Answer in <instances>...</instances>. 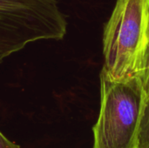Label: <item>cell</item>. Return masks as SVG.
<instances>
[{
    "label": "cell",
    "mask_w": 149,
    "mask_h": 148,
    "mask_svg": "<svg viewBox=\"0 0 149 148\" xmlns=\"http://www.w3.org/2000/svg\"><path fill=\"white\" fill-rule=\"evenodd\" d=\"M139 148H149V97L145 99L140 125Z\"/></svg>",
    "instance_id": "277c9868"
},
{
    "label": "cell",
    "mask_w": 149,
    "mask_h": 148,
    "mask_svg": "<svg viewBox=\"0 0 149 148\" xmlns=\"http://www.w3.org/2000/svg\"><path fill=\"white\" fill-rule=\"evenodd\" d=\"M136 77L139 79L146 98L149 97V39Z\"/></svg>",
    "instance_id": "5b68a950"
},
{
    "label": "cell",
    "mask_w": 149,
    "mask_h": 148,
    "mask_svg": "<svg viewBox=\"0 0 149 148\" xmlns=\"http://www.w3.org/2000/svg\"><path fill=\"white\" fill-rule=\"evenodd\" d=\"M145 92L137 77L111 80L100 74V108L93 148H139Z\"/></svg>",
    "instance_id": "7a4b0ae2"
},
{
    "label": "cell",
    "mask_w": 149,
    "mask_h": 148,
    "mask_svg": "<svg viewBox=\"0 0 149 148\" xmlns=\"http://www.w3.org/2000/svg\"><path fill=\"white\" fill-rule=\"evenodd\" d=\"M149 39V0H117L103 33L100 74L111 80L136 77Z\"/></svg>",
    "instance_id": "6da1fadb"
},
{
    "label": "cell",
    "mask_w": 149,
    "mask_h": 148,
    "mask_svg": "<svg viewBox=\"0 0 149 148\" xmlns=\"http://www.w3.org/2000/svg\"><path fill=\"white\" fill-rule=\"evenodd\" d=\"M66 31L56 0H0V63L30 43L61 40Z\"/></svg>",
    "instance_id": "3957f363"
},
{
    "label": "cell",
    "mask_w": 149,
    "mask_h": 148,
    "mask_svg": "<svg viewBox=\"0 0 149 148\" xmlns=\"http://www.w3.org/2000/svg\"><path fill=\"white\" fill-rule=\"evenodd\" d=\"M0 148H21L17 144L8 140L0 131Z\"/></svg>",
    "instance_id": "8992f818"
}]
</instances>
